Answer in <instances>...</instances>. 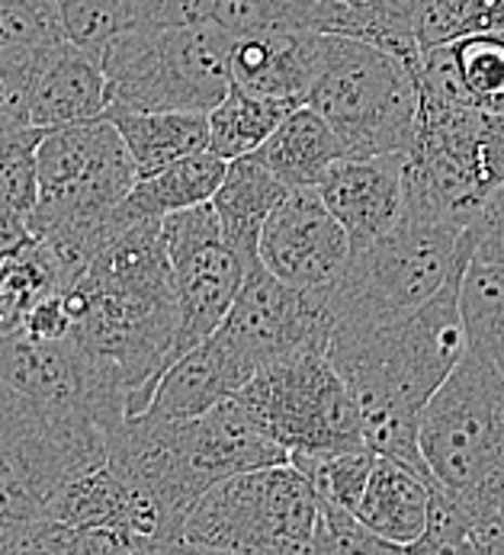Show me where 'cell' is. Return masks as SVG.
<instances>
[{"label":"cell","instance_id":"10","mask_svg":"<svg viewBox=\"0 0 504 555\" xmlns=\"http://www.w3.org/2000/svg\"><path fill=\"white\" fill-rule=\"evenodd\" d=\"M161 229L173 267V296L180 318L173 360H180L219 331L245 286L248 267L222 235L212 199L173 212L161 222Z\"/></svg>","mask_w":504,"mask_h":555},{"label":"cell","instance_id":"27","mask_svg":"<svg viewBox=\"0 0 504 555\" xmlns=\"http://www.w3.org/2000/svg\"><path fill=\"white\" fill-rule=\"evenodd\" d=\"M463 96L489 113H504V29H486L447 42Z\"/></svg>","mask_w":504,"mask_h":555},{"label":"cell","instance_id":"14","mask_svg":"<svg viewBox=\"0 0 504 555\" xmlns=\"http://www.w3.org/2000/svg\"><path fill=\"white\" fill-rule=\"evenodd\" d=\"M353 247L386 235L405 212V155H344L319 183Z\"/></svg>","mask_w":504,"mask_h":555},{"label":"cell","instance_id":"34","mask_svg":"<svg viewBox=\"0 0 504 555\" xmlns=\"http://www.w3.org/2000/svg\"><path fill=\"white\" fill-rule=\"evenodd\" d=\"M68 39L96 52L103 59V49L116 33L126 29L122 0H59Z\"/></svg>","mask_w":504,"mask_h":555},{"label":"cell","instance_id":"6","mask_svg":"<svg viewBox=\"0 0 504 555\" xmlns=\"http://www.w3.org/2000/svg\"><path fill=\"white\" fill-rule=\"evenodd\" d=\"M421 453L434 478L463 498L504 491V373L479 347L424 404Z\"/></svg>","mask_w":504,"mask_h":555},{"label":"cell","instance_id":"1","mask_svg":"<svg viewBox=\"0 0 504 555\" xmlns=\"http://www.w3.org/2000/svg\"><path fill=\"white\" fill-rule=\"evenodd\" d=\"M466 263L421 309L370 331H337L328 360L360 408L366 447L434 476L421 453V414L469 350L460 309Z\"/></svg>","mask_w":504,"mask_h":555},{"label":"cell","instance_id":"25","mask_svg":"<svg viewBox=\"0 0 504 555\" xmlns=\"http://www.w3.org/2000/svg\"><path fill=\"white\" fill-rule=\"evenodd\" d=\"M460 309L469 347L489 353L504 373V267L469 257L460 280Z\"/></svg>","mask_w":504,"mask_h":555},{"label":"cell","instance_id":"9","mask_svg":"<svg viewBox=\"0 0 504 555\" xmlns=\"http://www.w3.org/2000/svg\"><path fill=\"white\" fill-rule=\"evenodd\" d=\"M235 398L289 456H337L366 447L360 408L325 350L263 366Z\"/></svg>","mask_w":504,"mask_h":555},{"label":"cell","instance_id":"30","mask_svg":"<svg viewBox=\"0 0 504 555\" xmlns=\"http://www.w3.org/2000/svg\"><path fill=\"white\" fill-rule=\"evenodd\" d=\"M309 553H402V550L386 537H379L353 507L340 504L328 494H319V520Z\"/></svg>","mask_w":504,"mask_h":555},{"label":"cell","instance_id":"36","mask_svg":"<svg viewBox=\"0 0 504 555\" xmlns=\"http://www.w3.org/2000/svg\"><path fill=\"white\" fill-rule=\"evenodd\" d=\"M469 257L504 267V183L482 203L476 219L466 229Z\"/></svg>","mask_w":504,"mask_h":555},{"label":"cell","instance_id":"38","mask_svg":"<svg viewBox=\"0 0 504 555\" xmlns=\"http://www.w3.org/2000/svg\"><path fill=\"white\" fill-rule=\"evenodd\" d=\"M36 232H33V225H29V219H23V216H7V212H0V267L26 244V241L33 238Z\"/></svg>","mask_w":504,"mask_h":555},{"label":"cell","instance_id":"17","mask_svg":"<svg viewBox=\"0 0 504 555\" xmlns=\"http://www.w3.org/2000/svg\"><path fill=\"white\" fill-rule=\"evenodd\" d=\"M286 193H289V186L257 155L229 160L225 180L212 196V209L219 216V225H222L229 247L242 257L248 273L254 267H260L263 225H267L270 212L286 199Z\"/></svg>","mask_w":504,"mask_h":555},{"label":"cell","instance_id":"3","mask_svg":"<svg viewBox=\"0 0 504 555\" xmlns=\"http://www.w3.org/2000/svg\"><path fill=\"white\" fill-rule=\"evenodd\" d=\"M466 260V225L405 209L386 235L353 247L344 273L319 296L335 334L370 331L421 309Z\"/></svg>","mask_w":504,"mask_h":555},{"label":"cell","instance_id":"29","mask_svg":"<svg viewBox=\"0 0 504 555\" xmlns=\"http://www.w3.org/2000/svg\"><path fill=\"white\" fill-rule=\"evenodd\" d=\"M486 29H504V0H424L421 7V49Z\"/></svg>","mask_w":504,"mask_h":555},{"label":"cell","instance_id":"15","mask_svg":"<svg viewBox=\"0 0 504 555\" xmlns=\"http://www.w3.org/2000/svg\"><path fill=\"white\" fill-rule=\"evenodd\" d=\"M109 109V80L103 59L85 46L62 39L46 49L29 100V122L52 132L100 119Z\"/></svg>","mask_w":504,"mask_h":555},{"label":"cell","instance_id":"5","mask_svg":"<svg viewBox=\"0 0 504 555\" xmlns=\"http://www.w3.org/2000/svg\"><path fill=\"white\" fill-rule=\"evenodd\" d=\"M109 103L209 113L232 90V36L216 23L132 26L103 49Z\"/></svg>","mask_w":504,"mask_h":555},{"label":"cell","instance_id":"28","mask_svg":"<svg viewBox=\"0 0 504 555\" xmlns=\"http://www.w3.org/2000/svg\"><path fill=\"white\" fill-rule=\"evenodd\" d=\"M325 0H219L216 23L235 39L263 29H319Z\"/></svg>","mask_w":504,"mask_h":555},{"label":"cell","instance_id":"22","mask_svg":"<svg viewBox=\"0 0 504 555\" xmlns=\"http://www.w3.org/2000/svg\"><path fill=\"white\" fill-rule=\"evenodd\" d=\"M421 7L424 0H325L319 33L373 42L418 68Z\"/></svg>","mask_w":504,"mask_h":555},{"label":"cell","instance_id":"33","mask_svg":"<svg viewBox=\"0 0 504 555\" xmlns=\"http://www.w3.org/2000/svg\"><path fill=\"white\" fill-rule=\"evenodd\" d=\"M405 553H473L469 550V511L456 491L440 485L434 478L430 491V514H427V530L415 546Z\"/></svg>","mask_w":504,"mask_h":555},{"label":"cell","instance_id":"16","mask_svg":"<svg viewBox=\"0 0 504 555\" xmlns=\"http://www.w3.org/2000/svg\"><path fill=\"white\" fill-rule=\"evenodd\" d=\"M248 383L251 373L212 334L199 347H193L190 353L170 363L145 411L170 421H190L206 414L219 401L242 392Z\"/></svg>","mask_w":504,"mask_h":555},{"label":"cell","instance_id":"31","mask_svg":"<svg viewBox=\"0 0 504 555\" xmlns=\"http://www.w3.org/2000/svg\"><path fill=\"white\" fill-rule=\"evenodd\" d=\"M68 39L59 0H0V46H55Z\"/></svg>","mask_w":504,"mask_h":555},{"label":"cell","instance_id":"18","mask_svg":"<svg viewBox=\"0 0 504 555\" xmlns=\"http://www.w3.org/2000/svg\"><path fill=\"white\" fill-rule=\"evenodd\" d=\"M430 491H434V476H424L415 466L379 453L373 476L366 481V491L357 504V514L379 537H386L399 550H409L427 530Z\"/></svg>","mask_w":504,"mask_h":555},{"label":"cell","instance_id":"24","mask_svg":"<svg viewBox=\"0 0 504 555\" xmlns=\"http://www.w3.org/2000/svg\"><path fill=\"white\" fill-rule=\"evenodd\" d=\"M293 109L296 103L289 100L232 83V90L209 109V152L225 160L254 155Z\"/></svg>","mask_w":504,"mask_h":555},{"label":"cell","instance_id":"37","mask_svg":"<svg viewBox=\"0 0 504 555\" xmlns=\"http://www.w3.org/2000/svg\"><path fill=\"white\" fill-rule=\"evenodd\" d=\"M23 334L39 337V340H62V337H68L72 334V312H68L65 293L42 299L26 318Z\"/></svg>","mask_w":504,"mask_h":555},{"label":"cell","instance_id":"26","mask_svg":"<svg viewBox=\"0 0 504 555\" xmlns=\"http://www.w3.org/2000/svg\"><path fill=\"white\" fill-rule=\"evenodd\" d=\"M46 129L0 122V212L33 219L39 203V145Z\"/></svg>","mask_w":504,"mask_h":555},{"label":"cell","instance_id":"12","mask_svg":"<svg viewBox=\"0 0 504 555\" xmlns=\"http://www.w3.org/2000/svg\"><path fill=\"white\" fill-rule=\"evenodd\" d=\"M353 241L319 186H293L260 235V263L302 293H322L344 273Z\"/></svg>","mask_w":504,"mask_h":555},{"label":"cell","instance_id":"20","mask_svg":"<svg viewBox=\"0 0 504 555\" xmlns=\"http://www.w3.org/2000/svg\"><path fill=\"white\" fill-rule=\"evenodd\" d=\"M254 155L293 190V186H319L332 170V164L350 152L332 129V122L315 106L302 103L273 129V135Z\"/></svg>","mask_w":504,"mask_h":555},{"label":"cell","instance_id":"13","mask_svg":"<svg viewBox=\"0 0 504 555\" xmlns=\"http://www.w3.org/2000/svg\"><path fill=\"white\" fill-rule=\"evenodd\" d=\"M328 49L332 33L319 29H263L235 36L232 83L302 106L328 65Z\"/></svg>","mask_w":504,"mask_h":555},{"label":"cell","instance_id":"21","mask_svg":"<svg viewBox=\"0 0 504 555\" xmlns=\"http://www.w3.org/2000/svg\"><path fill=\"white\" fill-rule=\"evenodd\" d=\"M106 116L126 139L139 177H148L173 160L209 149V113L183 109H132L109 103Z\"/></svg>","mask_w":504,"mask_h":555},{"label":"cell","instance_id":"23","mask_svg":"<svg viewBox=\"0 0 504 555\" xmlns=\"http://www.w3.org/2000/svg\"><path fill=\"white\" fill-rule=\"evenodd\" d=\"M75 286V273L46 238L33 235L0 267V337L23 331L29 312Z\"/></svg>","mask_w":504,"mask_h":555},{"label":"cell","instance_id":"2","mask_svg":"<svg viewBox=\"0 0 504 555\" xmlns=\"http://www.w3.org/2000/svg\"><path fill=\"white\" fill-rule=\"evenodd\" d=\"M135 183V158L106 113L46 132L39 145V203L29 225L62 254L75 283L96 250L122 229L116 212Z\"/></svg>","mask_w":504,"mask_h":555},{"label":"cell","instance_id":"32","mask_svg":"<svg viewBox=\"0 0 504 555\" xmlns=\"http://www.w3.org/2000/svg\"><path fill=\"white\" fill-rule=\"evenodd\" d=\"M49 46H0V122H29V100Z\"/></svg>","mask_w":504,"mask_h":555},{"label":"cell","instance_id":"19","mask_svg":"<svg viewBox=\"0 0 504 555\" xmlns=\"http://www.w3.org/2000/svg\"><path fill=\"white\" fill-rule=\"evenodd\" d=\"M225 170H229V160L219 158L209 149L173 160L148 177H139V183L122 199L116 219L119 225H129L135 219H168L180 209L203 206L222 186Z\"/></svg>","mask_w":504,"mask_h":555},{"label":"cell","instance_id":"8","mask_svg":"<svg viewBox=\"0 0 504 555\" xmlns=\"http://www.w3.org/2000/svg\"><path fill=\"white\" fill-rule=\"evenodd\" d=\"M319 491L293 463H276L212 485L183 524L180 550L199 553H309Z\"/></svg>","mask_w":504,"mask_h":555},{"label":"cell","instance_id":"4","mask_svg":"<svg viewBox=\"0 0 504 555\" xmlns=\"http://www.w3.org/2000/svg\"><path fill=\"white\" fill-rule=\"evenodd\" d=\"M106 460L103 427L59 417L0 379V553H23L49 501Z\"/></svg>","mask_w":504,"mask_h":555},{"label":"cell","instance_id":"35","mask_svg":"<svg viewBox=\"0 0 504 555\" xmlns=\"http://www.w3.org/2000/svg\"><path fill=\"white\" fill-rule=\"evenodd\" d=\"M219 0H122L126 29L132 26H193L216 20Z\"/></svg>","mask_w":504,"mask_h":555},{"label":"cell","instance_id":"11","mask_svg":"<svg viewBox=\"0 0 504 555\" xmlns=\"http://www.w3.org/2000/svg\"><path fill=\"white\" fill-rule=\"evenodd\" d=\"M332 334L335 324L325 299L276 280L263 263L245 276L242 293L216 331V337L251 373V379L263 366L299 350L328 353Z\"/></svg>","mask_w":504,"mask_h":555},{"label":"cell","instance_id":"7","mask_svg":"<svg viewBox=\"0 0 504 555\" xmlns=\"http://www.w3.org/2000/svg\"><path fill=\"white\" fill-rule=\"evenodd\" d=\"M418 68L389 49L332 33L328 65L309 93L350 155H409L418 126Z\"/></svg>","mask_w":504,"mask_h":555}]
</instances>
